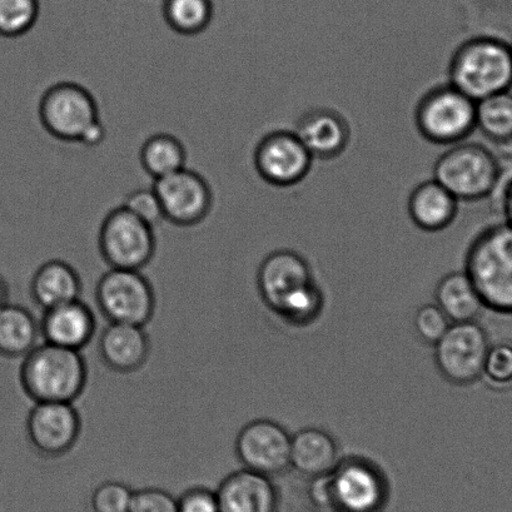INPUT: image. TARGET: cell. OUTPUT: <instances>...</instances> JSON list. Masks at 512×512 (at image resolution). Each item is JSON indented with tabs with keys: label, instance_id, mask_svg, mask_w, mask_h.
Listing matches in <instances>:
<instances>
[{
	"label": "cell",
	"instance_id": "obj_28",
	"mask_svg": "<svg viewBox=\"0 0 512 512\" xmlns=\"http://www.w3.org/2000/svg\"><path fill=\"white\" fill-rule=\"evenodd\" d=\"M39 11V0H0V37L24 36L37 23Z\"/></svg>",
	"mask_w": 512,
	"mask_h": 512
},
{
	"label": "cell",
	"instance_id": "obj_32",
	"mask_svg": "<svg viewBox=\"0 0 512 512\" xmlns=\"http://www.w3.org/2000/svg\"><path fill=\"white\" fill-rule=\"evenodd\" d=\"M123 207L153 228L164 221L161 201L154 188H139L129 193Z\"/></svg>",
	"mask_w": 512,
	"mask_h": 512
},
{
	"label": "cell",
	"instance_id": "obj_34",
	"mask_svg": "<svg viewBox=\"0 0 512 512\" xmlns=\"http://www.w3.org/2000/svg\"><path fill=\"white\" fill-rule=\"evenodd\" d=\"M178 512H221L216 490L195 485L177 497Z\"/></svg>",
	"mask_w": 512,
	"mask_h": 512
},
{
	"label": "cell",
	"instance_id": "obj_10",
	"mask_svg": "<svg viewBox=\"0 0 512 512\" xmlns=\"http://www.w3.org/2000/svg\"><path fill=\"white\" fill-rule=\"evenodd\" d=\"M489 349V336L479 323H452L435 345L437 369L452 385L475 384L482 377Z\"/></svg>",
	"mask_w": 512,
	"mask_h": 512
},
{
	"label": "cell",
	"instance_id": "obj_35",
	"mask_svg": "<svg viewBox=\"0 0 512 512\" xmlns=\"http://www.w3.org/2000/svg\"><path fill=\"white\" fill-rule=\"evenodd\" d=\"M308 494H310L313 505L320 507L322 510H331L332 496L330 474L312 477Z\"/></svg>",
	"mask_w": 512,
	"mask_h": 512
},
{
	"label": "cell",
	"instance_id": "obj_21",
	"mask_svg": "<svg viewBox=\"0 0 512 512\" xmlns=\"http://www.w3.org/2000/svg\"><path fill=\"white\" fill-rule=\"evenodd\" d=\"M34 303L42 311L81 300L83 282L71 263L51 260L34 272L29 286Z\"/></svg>",
	"mask_w": 512,
	"mask_h": 512
},
{
	"label": "cell",
	"instance_id": "obj_38",
	"mask_svg": "<svg viewBox=\"0 0 512 512\" xmlns=\"http://www.w3.org/2000/svg\"><path fill=\"white\" fill-rule=\"evenodd\" d=\"M509 46H510V51H511V56H512V41L509 43Z\"/></svg>",
	"mask_w": 512,
	"mask_h": 512
},
{
	"label": "cell",
	"instance_id": "obj_24",
	"mask_svg": "<svg viewBox=\"0 0 512 512\" xmlns=\"http://www.w3.org/2000/svg\"><path fill=\"white\" fill-rule=\"evenodd\" d=\"M435 297L436 305L452 323L476 321L485 308L465 271L452 272L442 278L436 287Z\"/></svg>",
	"mask_w": 512,
	"mask_h": 512
},
{
	"label": "cell",
	"instance_id": "obj_19",
	"mask_svg": "<svg viewBox=\"0 0 512 512\" xmlns=\"http://www.w3.org/2000/svg\"><path fill=\"white\" fill-rule=\"evenodd\" d=\"M39 322L43 342L76 351L86 349L97 332L96 316L82 300L43 311Z\"/></svg>",
	"mask_w": 512,
	"mask_h": 512
},
{
	"label": "cell",
	"instance_id": "obj_26",
	"mask_svg": "<svg viewBox=\"0 0 512 512\" xmlns=\"http://www.w3.org/2000/svg\"><path fill=\"white\" fill-rule=\"evenodd\" d=\"M476 129L492 143L512 142L511 91L476 102Z\"/></svg>",
	"mask_w": 512,
	"mask_h": 512
},
{
	"label": "cell",
	"instance_id": "obj_8",
	"mask_svg": "<svg viewBox=\"0 0 512 512\" xmlns=\"http://www.w3.org/2000/svg\"><path fill=\"white\" fill-rule=\"evenodd\" d=\"M94 298L109 323L147 327L156 313V290L143 271L109 268L99 278Z\"/></svg>",
	"mask_w": 512,
	"mask_h": 512
},
{
	"label": "cell",
	"instance_id": "obj_2",
	"mask_svg": "<svg viewBox=\"0 0 512 512\" xmlns=\"http://www.w3.org/2000/svg\"><path fill=\"white\" fill-rule=\"evenodd\" d=\"M89 370L82 351L41 342L22 359L19 380L26 395L36 402H71L86 391Z\"/></svg>",
	"mask_w": 512,
	"mask_h": 512
},
{
	"label": "cell",
	"instance_id": "obj_13",
	"mask_svg": "<svg viewBox=\"0 0 512 512\" xmlns=\"http://www.w3.org/2000/svg\"><path fill=\"white\" fill-rule=\"evenodd\" d=\"M332 509L336 512H380L387 482L379 467L361 457L340 460L330 472Z\"/></svg>",
	"mask_w": 512,
	"mask_h": 512
},
{
	"label": "cell",
	"instance_id": "obj_27",
	"mask_svg": "<svg viewBox=\"0 0 512 512\" xmlns=\"http://www.w3.org/2000/svg\"><path fill=\"white\" fill-rule=\"evenodd\" d=\"M163 17L168 27L182 36H197L213 19L212 0H163Z\"/></svg>",
	"mask_w": 512,
	"mask_h": 512
},
{
	"label": "cell",
	"instance_id": "obj_4",
	"mask_svg": "<svg viewBox=\"0 0 512 512\" xmlns=\"http://www.w3.org/2000/svg\"><path fill=\"white\" fill-rule=\"evenodd\" d=\"M465 272L485 308L512 315V225L495 223L477 233L467 248Z\"/></svg>",
	"mask_w": 512,
	"mask_h": 512
},
{
	"label": "cell",
	"instance_id": "obj_18",
	"mask_svg": "<svg viewBox=\"0 0 512 512\" xmlns=\"http://www.w3.org/2000/svg\"><path fill=\"white\" fill-rule=\"evenodd\" d=\"M216 494L221 512H277L280 502L271 477L243 467L223 477Z\"/></svg>",
	"mask_w": 512,
	"mask_h": 512
},
{
	"label": "cell",
	"instance_id": "obj_7",
	"mask_svg": "<svg viewBox=\"0 0 512 512\" xmlns=\"http://www.w3.org/2000/svg\"><path fill=\"white\" fill-rule=\"evenodd\" d=\"M414 118L425 141L450 147L476 131V102L449 82L437 84L419 99Z\"/></svg>",
	"mask_w": 512,
	"mask_h": 512
},
{
	"label": "cell",
	"instance_id": "obj_14",
	"mask_svg": "<svg viewBox=\"0 0 512 512\" xmlns=\"http://www.w3.org/2000/svg\"><path fill=\"white\" fill-rule=\"evenodd\" d=\"M164 221L178 227H193L205 221L212 211L213 192L206 178L188 169L154 181Z\"/></svg>",
	"mask_w": 512,
	"mask_h": 512
},
{
	"label": "cell",
	"instance_id": "obj_37",
	"mask_svg": "<svg viewBox=\"0 0 512 512\" xmlns=\"http://www.w3.org/2000/svg\"><path fill=\"white\" fill-rule=\"evenodd\" d=\"M9 303V287L8 283L2 276H0V308L8 305Z\"/></svg>",
	"mask_w": 512,
	"mask_h": 512
},
{
	"label": "cell",
	"instance_id": "obj_29",
	"mask_svg": "<svg viewBox=\"0 0 512 512\" xmlns=\"http://www.w3.org/2000/svg\"><path fill=\"white\" fill-rule=\"evenodd\" d=\"M134 490L127 482L106 480L89 495V512H129Z\"/></svg>",
	"mask_w": 512,
	"mask_h": 512
},
{
	"label": "cell",
	"instance_id": "obj_9",
	"mask_svg": "<svg viewBox=\"0 0 512 512\" xmlns=\"http://www.w3.org/2000/svg\"><path fill=\"white\" fill-rule=\"evenodd\" d=\"M98 247L109 268L143 271L156 255L157 240L152 226L121 206L104 218Z\"/></svg>",
	"mask_w": 512,
	"mask_h": 512
},
{
	"label": "cell",
	"instance_id": "obj_11",
	"mask_svg": "<svg viewBox=\"0 0 512 512\" xmlns=\"http://www.w3.org/2000/svg\"><path fill=\"white\" fill-rule=\"evenodd\" d=\"M29 445L43 459L58 460L81 441V411L71 402H36L26 422Z\"/></svg>",
	"mask_w": 512,
	"mask_h": 512
},
{
	"label": "cell",
	"instance_id": "obj_12",
	"mask_svg": "<svg viewBox=\"0 0 512 512\" xmlns=\"http://www.w3.org/2000/svg\"><path fill=\"white\" fill-rule=\"evenodd\" d=\"M312 154L291 129H275L256 144L253 164L268 185L290 188L300 185L310 175Z\"/></svg>",
	"mask_w": 512,
	"mask_h": 512
},
{
	"label": "cell",
	"instance_id": "obj_31",
	"mask_svg": "<svg viewBox=\"0 0 512 512\" xmlns=\"http://www.w3.org/2000/svg\"><path fill=\"white\" fill-rule=\"evenodd\" d=\"M452 322L437 305H425L417 310L414 327L425 344L435 346L449 330Z\"/></svg>",
	"mask_w": 512,
	"mask_h": 512
},
{
	"label": "cell",
	"instance_id": "obj_6",
	"mask_svg": "<svg viewBox=\"0 0 512 512\" xmlns=\"http://www.w3.org/2000/svg\"><path fill=\"white\" fill-rule=\"evenodd\" d=\"M504 167L484 144H452L436 159L434 178L460 202H479L495 195Z\"/></svg>",
	"mask_w": 512,
	"mask_h": 512
},
{
	"label": "cell",
	"instance_id": "obj_33",
	"mask_svg": "<svg viewBox=\"0 0 512 512\" xmlns=\"http://www.w3.org/2000/svg\"><path fill=\"white\" fill-rule=\"evenodd\" d=\"M129 512H178L177 497L161 487L134 490Z\"/></svg>",
	"mask_w": 512,
	"mask_h": 512
},
{
	"label": "cell",
	"instance_id": "obj_22",
	"mask_svg": "<svg viewBox=\"0 0 512 512\" xmlns=\"http://www.w3.org/2000/svg\"><path fill=\"white\" fill-rule=\"evenodd\" d=\"M338 462L337 442L327 431L307 427L292 436L291 467L300 474L311 479L330 474Z\"/></svg>",
	"mask_w": 512,
	"mask_h": 512
},
{
	"label": "cell",
	"instance_id": "obj_30",
	"mask_svg": "<svg viewBox=\"0 0 512 512\" xmlns=\"http://www.w3.org/2000/svg\"><path fill=\"white\" fill-rule=\"evenodd\" d=\"M486 384L491 389L506 391L512 389V342L501 341L490 345L484 372Z\"/></svg>",
	"mask_w": 512,
	"mask_h": 512
},
{
	"label": "cell",
	"instance_id": "obj_20",
	"mask_svg": "<svg viewBox=\"0 0 512 512\" xmlns=\"http://www.w3.org/2000/svg\"><path fill=\"white\" fill-rule=\"evenodd\" d=\"M460 201L435 178L419 183L407 200V213L421 231L441 232L459 215Z\"/></svg>",
	"mask_w": 512,
	"mask_h": 512
},
{
	"label": "cell",
	"instance_id": "obj_1",
	"mask_svg": "<svg viewBox=\"0 0 512 512\" xmlns=\"http://www.w3.org/2000/svg\"><path fill=\"white\" fill-rule=\"evenodd\" d=\"M257 288L265 305L293 326L310 325L321 315L322 291L300 253L271 252L258 268Z\"/></svg>",
	"mask_w": 512,
	"mask_h": 512
},
{
	"label": "cell",
	"instance_id": "obj_3",
	"mask_svg": "<svg viewBox=\"0 0 512 512\" xmlns=\"http://www.w3.org/2000/svg\"><path fill=\"white\" fill-rule=\"evenodd\" d=\"M449 83L481 101L512 89V56L509 43L490 34L466 39L452 53Z\"/></svg>",
	"mask_w": 512,
	"mask_h": 512
},
{
	"label": "cell",
	"instance_id": "obj_17",
	"mask_svg": "<svg viewBox=\"0 0 512 512\" xmlns=\"http://www.w3.org/2000/svg\"><path fill=\"white\" fill-rule=\"evenodd\" d=\"M151 354L152 341L147 327L108 322L98 338L99 359L114 374L141 371Z\"/></svg>",
	"mask_w": 512,
	"mask_h": 512
},
{
	"label": "cell",
	"instance_id": "obj_15",
	"mask_svg": "<svg viewBox=\"0 0 512 512\" xmlns=\"http://www.w3.org/2000/svg\"><path fill=\"white\" fill-rule=\"evenodd\" d=\"M291 441L292 436L277 422L255 420L238 432L235 452L243 469L272 477L291 467Z\"/></svg>",
	"mask_w": 512,
	"mask_h": 512
},
{
	"label": "cell",
	"instance_id": "obj_25",
	"mask_svg": "<svg viewBox=\"0 0 512 512\" xmlns=\"http://www.w3.org/2000/svg\"><path fill=\"white\" fill-rule=\"evenodd\" d=\"M139 161L144 171L156 181L186 167L187 149L172 134L157 133L143 143Z\"/></svg>",
	"mask_w": 512,
	"mask_h": 512
},
{
	"label": "cell",
	"instance_id": "obj_16",
	"mask_svg": "<svg viewBox=\"0 0 512 512\" xmlns=\"http://www.w3.org/2000/svg\"><path fill=\"white\" fill-rule=\"evenodd\" d=\"M298 138L318 161H333L349 149L352 128L344 113L331 107H312L297 118Z\"/></svg>",
	"mask_w": 512,
	"mask_h": 512
},
{
	"label": "cell",
	"instance_id": "obj_23",
	"mask_svg": "<svg viewBox=\"0 0 512 512\" xmlns=\"http://www.w3.org/2000/svg\"><path fill=\"white\" fill-rule=\"evenodd\" d=\"M43 342L41 322L21 305L0 308V356L23 359Z\"/></svg>",
	"mask_w": 512,
	"mask_h": 512
},
{
	"label": "cell",
	"instance_id": "obj_5",
	"mask_svg": "<svg viewBox=\"0 0 512 512\" xmlns=\"http://www.w3.org/2000/svg\"><path fill=\"white\" fill-rule=\"evenodd\" d=\"M39 118L46 131L59 141L96 147L106 138L96 99L81 84H54L39 102Z\"/></svg>",
	"mask_w": 512,
	"mask_h": 512
},
{
	"label": "cell",
	"instance_id": "obj_36",
	"mask_svg": "<svg viewBox=\"0 0 512 512\" xmlns=\"http://www.w3.org/2000/svg\"><path fill=\"white\" fill-rule=\"evenodd\" d=\"M492 197H496V205L504 216V221L512 225V173L505 178V182L501 178L500 185Z\"/></svg>",
	"mask_w": 512,
	"mask_h": 512
}]
</instances>
